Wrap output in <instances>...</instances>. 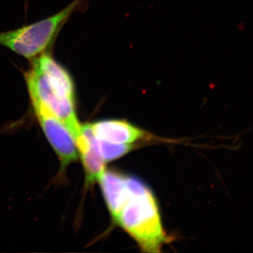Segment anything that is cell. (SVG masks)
<instances>
[{
	"label": "cell",
	"instance_id": "3",
	"mask_svg": "<svg viewBox=\"0 0 253 253\" xmlns=\"http://www.w3.org/2000/svg\"><path fill=\"white\" fill-rule=\"evenodd\" d=\"M82 0H75L57 14L16 30L0 33V46L31 61L45 52Z\"/></svg>",
	"mask_w": 253,
	"mask_h": 253
},
{
	"label": "cell",
	"instance_id": "1",
	"mask_svg": "<svg viewBox=\"0 0 253 253\" xmlns=\"http://www.w3.org/2000/svg\"><path fill=\"white\" fill-rule=\"evenodd\" d=\"M31 61L24 77L35 113H45L58 118L75 139L81 125L76 112L72 77L49 53L43 52Z\"/></svg>",
	"mask_w": 253,
	"mask_h": 253
},
{
	"label": "cell",
	"instance_id": "7",
	"mask_svg": "<svg viewBox=\"0 0 253 253\" xmlns=\"http://www.w3.org/2000/svg\"><path fill=\"white\" fill-rule=\"evenodd\" d=\"M98 181L101 185L108 209L114 219L127 194V176L115 171L105 170Z\"/></svg>",
	"mask_w": 253,
	"mask_h": 253
},
{
	"label": "cell",
	"instance_id": "4",
	"mask_svg": "<svg viewBox=\"0 0 253 253\" xmlns=\"http://www.w3.org/2000/svg\"><path fill=\"white\" fill-rule=\"evenodd\" d=\"M35 114L63 169L77 161L79 154L76 141L67 126L54 116L41 113Z\"/></svg>",
	"mask_w": 253,
	"mask_h": 253
},
{
	"label": "cell",
	"instance_id": "6",
	"mask_svg": "<svg viewBox=\"0 0 253 253\" xmlns=\"http://www.w3.org/2000/svg\"><path fill=\"white\" fill-rule=\"evenodd\" d=\"M75 141L78 154L84 166L86 182L91 184L98 181L106 170V162L93 146L88 124L81 126V131L75 138Z\"/></svg>",
	"mask_w": 253,
	"mask_h": 253
},
{
	"label": "cell",
	"instance_id": "5",
	"mask_svg": "<svg viewBox=\"0 0 253 253\" xmlns=\"http://www.w3.org/2000/svg\"><path fill=\"white\" fill-rule=\"evenodd\" d=\"M89 126L96 139L115 144L131 145L146 136V131L121 120H104Z\"/></svg>",
	"mask_w": 253,
	"mask_h": 253
},
{
	"label": "cell",
	"instance_id": "8",
	"mask_svg": "<svg viewBox=\"0 0 253 253\" xmlns=\"http://www.w3.org/2000/svg\"><path fill=\"white\" fill-rule=\"evenodd\" d=\"M89 128L93 146L106 163L123 157L132 149V145L115 144L109 141L98 140L93 136L89 126Z\"/></svg>",
	"mask_w": 253,
	"mask_h": 253
},
{
	"label": "cell",
	"instance_id": "2",
	"mask_svg": "<svg viewBox=\"0 0 253 253\" xmlns=\"http://www.w3.org/2000/svg\"><path fill=\"white\" fill-rule=\"evenodd\" d=\"M128 191L113 219L145 252L158 253L168 238L163 229L157 201L142 181L127 176Z\"/></svg>",
	"mask_w": 253,
	"mask_h": 253
}]
</instances>
